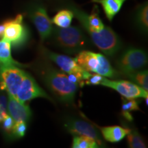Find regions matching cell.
<instances>
[{
  "mask_svg": "<svg viewBox=\"0 0 148 148\" xmlns=\"http://www.w3.org/2000/svg\"><path fill=\"white\" fill-rule=\"evenodd\" d=\"M135 23L140 32L147 34L148 30L147 2L143 3L138 7L135 14Z\"/></svg>",
  "mask_w": 148,
  "mask_h": 148,
  "instance_id": "2e32d148",
  "label": "cell"
},
{
  "mask_svg": "<svg viewBox=\"0 0 148 148\" xmlns=\"http://www.w3.org/2000/svg\"><path fill=\"white\" fill-rule=\"evenodd\" d=\"M71 147L73 148H97L99 146L95 140L86 136H74Z\"/></svg>",
  "mask_w": 148,
  "mask_h": 148,
  "instance_id": "44dd1931",
  "label": "cell"
},
{
  "mask_svg": "<svg viewBox=\"0 0 148 148\" xmlns=\"http://www.w3.org/2000/svg\"><path fill=\"white\" fill-rule=\"evenodd\" d=\"M73 16V12L71 10H61L51 20L58 27L64 28L70 26Z\"/></svg>",
  "mask_w": 148,
  "mask_h": 148,
  "instance_id": "ac0fdd59",
  "label": "cell"
},
{
  "mask_svg": "<svg viewBox=\"0 0 148 148\" xmlns=\"http://www.w3.org/2000/svg\"><path fill=\"white\" fill-rule=\"evenodd\" d=\"M103 76L97 73H91L89 77L85 80L84 84L86 85H100Z\"/></svg>",
  "mask_w": 148,
  "mask_h": 148,
  "instance_id": "cb8c5ba5",
  "label": "cell"
},
{
  "mask_svg": "<svg viewBox=\"0 0 148 148\" xmlns=\"http://www.w3.org/2000/svg\"><path fill=\"white\" fill-rule=\"evenodd\" d=\"M5 29V25L4 23L0 25V37H1L3 35V32H4Z\"/></svg>",
  "mask_w": 148,
  "mask_h": 148,
  "instance_id": "4316f807",
  "label": "cell"
},
{
  "mask_svg": "<svg viewBox=\"0 0 148 148\" xmlns=\"http://www.w3.org/2000/svg\"><path fill=\"white\" fill-rule=\"evenodd\" d=\"M103 138L110 143H117L123 139L130 132L129 127H124L119 125L113 126L99 127Z\"/></svg>",
  "mask_w": 148,
  "mask_h": 148,
  "instance_id": "5bb4252c",
  "label": "cell"
},
{
  "mask_svg": "<svg viewBox=\"0 0 148 148\" xmlns=\"http://www.w3.org/2000/svg\"><path fill=\"white\" fill-rule=\"evenodd\" d=\"M0 64L3 65H18L11 56V44L2 38L0 40Z\"/></svg>",
  "mask_w": 148,
  "mask_h": 148,
  "instance_id": "e0dca14e",
  "label": "cell"
},
{
  "mask_svg": "<svg viewBox=\"0 0 148 148\" xmlns=\"http://www.w3.org/2000/svg\"><path fill=\"white\" fill-rule=\"evenodd\" d=\"M40 54L42 58L54 62L61 71L66 74H74L77 75L84 82L91 74L90 72L85 71L81 68L77 64L75 58L53 52L42 45L40 46Z\"/></svg>",
  "mask_w": 148,
  "mask_h": 148,
  "instance_id": "8992f818",
  "label": "cell"
},
{
  "mask_svg": "<svg viewBox=\"0 0 148 148\" xmlns=\"http://www.w3.org/2000/svg\"><path fill=\"white\" fill-rule=\"evenodd\" d=\"M127 136V142L129 147L145 148L147 147L143 138L136 130L131 129L130 132Z\"/></svg>",
  "mask_w": 148,
  "mask_h": 148,
  "instance_id": "7402d4cb",
  "label": "cell"
},
{
  "mask_svg": "<svg viewBox=\"0 0 148 148\" xmlns=\"http://www.w3.org/2000/svg\"><path fill=\"white\" fill-rule=\"evenodd\" d=\"M27 73L15 65H3L0 67V88L15 97L16 92Z\"/></svg>",
  "mask_w": 148,
  "mask_h": 148,
  "instance_id": "ba28073f",
  "label": "cell"
},
{
  "mask_svg": "<svg viewBox=\"0 0 148 148\" xmlns=\"http://www.w3.org/2000/svg\"><path fill=\"white\" fill-rule=\"evenodd\" d=\"M8 110L11 117L15 123L27 122L30 119L32 111L25 103L18 101L14 97L8 95Z\"/></svg>",
  "mask_w": 148,
  "mask_h": 148,
  "instance_id": "4fadbf2b",
  "label": "cell"
},
{
  "mask_svg": "<svg viewBox=\"0 0 148 148\" xmlns=\"http://www.w3.org/2000/svg\"><path fill=\"white\" fill-rule=\"evenodd\" d=\"M37 97H42L53 101L47 92L37 84L34 77L28 73L25 74L16 92L15 99L21 103L32 100Z\"/></svg>",
  "mask_w": 148,
  "mask_h": 148,
  "instance_id": "8fae6325",
  "label": "cell"
},
{
  "mask_svg": "<svg viewBox=\"0 0 148 148\" xmlns=\"http://www.w3.org/2000/svg\"><path fill=\"white\" fill-rule=\"evenodd\" d=\"M128 78L145 90H148V73L147 70H138L125 75Z\"/></svg>",
  "mask_w": 148,
  "mask_h": 148,
  "instance_id": "ffe728a7",
  "label": "cell"
},
{
  "mask_svg": "<svg viewBox=\"0 0 148 148\" xmlns=\"http://www.w3.org/2000/svg\"><path fill=\"white\" fill-rule=\"evenodd\" d=\"M102 5L104 13L109 21H112L114 16L119 12L125 0H92Z\"/></svg>",
  "mask_w": 148,
  "mask_h": 148,
  "instance_id": "9a60e30c",
  "label": "cell"
},
{
  "mask_svg": "<svg viewBox=\"0 0 148 148\" xmlns=\"http://www.w3.org/2000/svg\"><path fill=\"white\" fill-rule=\"evenodd\" d=\"M100 85L115 90L126 99H137L148 97L147 90L130 81L111 80L104 77Z\"/></svg>",
  "mask_w": 148,
  "mask_h": 148,
  "instance_id": "30bf717a",
  "label": "cell"
},
{
  "mask_svg": "<svg viewBox=\"0 0 148 148\" xmlns=\"http://www.w3.org/2000/svg\"><path fill=\"white\" fill-rule=\"evenodd\" d=\"M23 16L18 14L14 19L4 22L5 29L3 38L10 42L14 47L23 45L28 39L29 32L25 25L22 23Z\"/></svg>",
  "mask_w": 148,
  "mask_h": 148,
  "instance_id": "9c48e42d",
  "label": "cell"
},
{
  "mask_svg": "<svg viewBox=\"0 0 148 148\" xmlns=\"http://www.w3.org/2000/svg\"><path fill=\"white\" fill-rule=\"evenodd\" d=\"M27 130L26 122H17L14 123L13 127L12 129V132L13 136L16 138L23 137L25 134Z\"/></svg>",
  "mask_w": 148,
  "mask_h": 148,
  "instance_id": "603a6c76",
  "label": "cell"
},
{
  "mask_svg": "<svg viewBox=\"0 0 148 148\" xmlns=\"http://www.w3.org/2000/svg\"><path fill=\"white\" fill-rule=\"evenodd\" d=\"M75 60L77 64L86 71L111 78L116 77L118 75L108 59L101 53L92 52L86 49L77 53Z\"/></svg>",
  "mask_w": 148,
  "mask_h": 148,
  "instance_id": "277c9868",
  "label": "cell"
},
{
  "mask_svg": "<svg viewBox=\"0 0 148 148\" xmlns=\"http://www.w3.org/2000/svg\"><path fill=\"white\" fill-rule=\"evenodd\" d=\"M29 17L38 30L40 42L45 41L49 38L53 28L46 8L42 4L34 5L29 12Z\"/></svg>",
  "mask_w": 148,
  "mask_h": 148,
  "instance_id": "7c38bea8",
  "label": "cell"
},
{
  "mask_svg": "<svg viewBox=\"0 0 148 148\" xmlns=\"http://www.w3.org/2000/svg\"><path fill=\"white\" fill-rule=\"evenodd\" d=\"M3 128L7 132H11L12 131V127H13L15 122L11 117L10 116L8 115L3 120Z\"/></svg>",
  "mask_w": 148,
  "mask_h": 148,
  "instance_id": "484cf974",
  "label": "cell"
},
{
  "mask_svg": "<svg viewBox=\"0 0 148 148\" xmlns=\"http://www.w3.org/2000/svg\"><path fill=\"white\" fill-rule=\"evenodd\" d=\"M64 127L74 136H86L97 142L99 147H106L99 131L96 127L84 119L76 116H67L64 120Z\"/></svg>",
  "mask_w": 148,
  "mask_h": 148,
  "instance_id": "52a82bcc",
  "label": "cell"
},
{
  "mask_svg": "<svg viewBox=\"0 0 148 148\" xmlns=\"http://www.w3.org/2000/svg\"><path fill=\"white\" fill-rule=\"evenodd\" d=\"M6 112V99L5 97L1 96L0 97V122L8 116Z\"/></svg>",
  "mask_w": 148,
  "mask_h": 148,
  "instance_id": "d4e9b609",
  "label": "cell"
},
{
  "mask_svg": "<svg viewBox=\"0 0 148 148\" xmlns=\"http://www.w3.org/2000/svg\"><path fill=\"white\" fill-rule=\"evenodd\" d=\"M68 7L88 34L91 42L101 52L108 57H113L119 52L122 47L121 40L113 29L105 26L99 17L97 6L94 7L90 14L74 5Z\"/></svg>",
  "mask_w": 148,
  "mask_h": 148,
  "instance_id": "6da1fadb",
  "label": "cell"
},
{
  "mask_svg": "<svg viewBox=\"0 0 148 148\" xmlns=\"http://www.w3.org/2000/svg\"><path fill=\"white\" fill-rule=\"evenodd\" d=\"M147 64V53L136 47H127L120 53L115 61L116 69L123 75L143 69Z\"/></svg>",
  "mask_w": 148,
  "mask_h": 148,
  "instance_id": "5b68a950",
  "label": "cell"
},
{
  "mask_svg": "<svg viewBox=\"0 0 148 148\" xmlns=\"http://www.w3.org/2000/svg\"><path fill=\"white\" fill-rule=\"evenodd\" d=\"M51 45L68 54H76L91 47V40L79 27H53L47 39Z\"/></svg>",
  "mask_w": 148,
  "mask_h": 148,
  "instance_id": "3957f363",
  "label": "cell"
},
{
  "mask_svg": "<svg viewBox=\"0 0 148 148\" xmlns=\"http://www.w3.org/2000/svg\"><path fill=\"white\" fill-rule=\"evenodd\" d=\"M36 70L42 82L59 101L66 104L73 103L78 86L69 80L66 73L42 58L37 64Z\"/></svg>",
  "mask_w": 148,
  "mask_h": 148,
  "instance_id": "7a4b0ae2",
  "label": "cell"
},
{
  "mask_svg": "<svg viewBox=\"0 0 148 148\" xmlns=\"http://www.w3.org/2000/svg\"><path fill=\"white\" fill-rule=\"evenodd\" d=\"M138 102L135 99H126L122 98L121 114L127 121H132L133 116L130 112L132 111L139 110Z\"/></svg>",
  "mask_w": 148,
  "mask_h": 148,
  "instance_id": "d6986e66",
  "label": "cell"
}]
</instances>
